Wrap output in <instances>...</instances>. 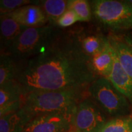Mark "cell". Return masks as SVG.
<instances>
[{
	"mask_svg": "<svg viewBox=\"0 0 132 132\" xmlns=\"http://www.w3.org/2000/svg\"><path fill=\"white\" fill-rule=\"evenodd\" d=\"M98 77L83 52L77 32L58 31L40 53L23 62L16 80L26 94L33 90L87 91Z\"/></svg>",
	"mask_w": 132,
	"mask_h": 132,
	"instance_id": "1",
	"label": "cell"
},
{
	"mask_svg": "<svg viewBox=\"0 0 132 132\" xmlns=\"http://www.w3.org/2000/svg\"><path fill=\"white\" fill-rule=\"evenodd\" d=\"M87 91L76 90H33L27 93L20 110L29 121L38 116L54 112L73 113Z\"/></svg>",
	"mask_w": 132,
	"mask_h": 132,
	"instance_id": "2",
	"label": "cell"
},
{
	"mask_svg": "<svg viewBox=\"0 0 132 132\" xmlns=\"http://www.w3.org/2000/svg\"><path fill=\"white\" fill-rule=\"evenodd\" d=\"M59 31V29L52 24L27 28L4 53L21 62H26L47 47Z\"/></svg>",
	"mask_w": 132,
	"mask_h": 132,
	"instance_id": "3",
	"label": "cell"
},
{
	"mask_svg": "<svg viewBox=\"0 0 132 132\" xmlns=\"http://www.w3.org/2000/svg\"><path fill=\"white\" fill-rule=\"evenodd\" d=\"M90 98L111 118L127 117L131 113L130 103L112 82L105 77H98L87 89Z\"/></svg>",
	"mask_w": 132,
	"mask_h": 132,
	"instance_id": "4",
	"label": "cell"
},
{
	"mask_svg": "<svg viewBox=\"0 0 132 132\" xmlns=\"http://www.w3.org/2000/svg\"><path fill=\"white\" fill-rule=\"evenodd\" d=\"M90 6L92 14L105 26L115 30L132 28V4L127 1L94 0Z\"/></svg>",
	"mask_w": 132,
	"mask_h": 132,
	"instance_id": "5",
	"label": "cell"
},
{
	"mask_svg": "<svg viewBox=\"0 0 132 132\" xmlns=\"http://www.w3.org/2000/svg\"><path fill=\"white\" fill-rule=\"evenodd\" d=\"M107 121L106 114L88 94L77 104L72 124L76 132H98Z\"/></svg>",
	"mask_w": 132,
	"mask_h": 132,
	"instance_id": "6",
	"label": "cell"
},
{
	"mask_svg": "<svg viewBox=\"0 0 132 132\" xmlns=\"http://www.w3.org/2000/svg\"><path fill=\"white\" fill-rule=\"evenodd\" d=\"M73 115L64 112L39 115L28 122L22 132H70Z\"/></svg>",
	"mask_w": 132,
	"mask_h": 132,
	"instance_id": "7",
	"label": "cell"
},
{
	"mask_svg": "<svg viewBox=\"0 0 132 132\" xmlns=\"http://www.w3.org/2000/svg\"><path fill=\"white\" fill-rule=\"evenodd\" d=\"M26 93L17 80L0 85V115L19 111L23 103Z\"/></svg>",
	"mask_w": 132,
	"mask_h": 132,
	"instance_id": "8",
	"label": "cell"
},
{
	"mask_svg": "<svg viewBox=\"0 0 132 132\" xmlns=\"http://www.w3.org/2000/svg\"><path fill=\"white\" fill-rule=\"evenodd\" d=\"M13 20L27 28L40 27L47 24L48 19L38 5H27L7 14Z\"/></svg>",
	"mask_w": 132,
	"mask_h": 132,
	"instance_id": "9",
	"label": "cell"
},
{
	"mask_svg": "<svg viewBox=\"0 0 132 132\" xmlns=\"http://www.w3.org/2000/svg\"><path fill=\"white\" fill-rule=\"evenodd\" d=\"M27 27L19 23L7 14L0 18V48L1 53L7 52Z\"/></svg>",
	"mask_w": 132,
	"mask_h": 132,
	"instance_id": "10",
	"label": "cell"
},
{
	"mask_svg": "<svg viewBox=\"0 0 132 132\" xmlns=\"http://www.w3.org/2000/svg\"><path fill=\"white\" fill-rule=\"evenodd\" d=\"M120 65L132 78V39L111 35L108 37Z\"/></svg>",
	"mask_w": 132,
	"mask_h": 132,
	"instance_id": "11",
	"label": "cell"
},
{
	"mask_svg": "<svg viewBox=\"0 0 132 132\" xmlns=\"http://www.w3.org/2000/svg\"><path fill=\"white\" fill-rule=\"evenodd\" d=\"M77 34L82 51L90 58L102 52L108 43V37L99 33L80 31Z\"/></svg>",
	"mask_w": 132,
	"mask_h": 132,
	"instance_id": "12",
	"label": "cell"
},
{
	"mask_svg": "<svg viewBox=\"0 0 132 132\" xmlns=\"http://www.w3.org/2000/svg\"><path fill=\"white\" fill-rule=\"evenodd\" d=\"M108 79L132 105V78L122 69L116 54L113 70Z\"/></svg>",
	"mask_w": 132,
	"mask_h": 132,
	"instance_id": "13",
	"label": "cell"
},
{
	"mask_svg": "<svg viewBox=\"0 0 132 132\" xmlns=\"http://www.w3.org/2000/svg\"><path fill=\"white\" fill-rule=\"evenodd\" d=\"M115 52L110 42L102 52L92 57V65L98 77L108 78L113 70Z\"/></svg>",
	"mask_w": 132,
	"mask_h": 132,
	"instance_id": "14",
	"label": "cell"
},
{
	"mask_svg": "<svg viewBox=\"0 0 132 132\" xmlns=\"http://www.w3.org/2000/svg\"><path fill=\"white\" fill-rule=\"evenodd\" d=\"M23 62L17 60L9 54L1 53L0 55V85L17 79Z\"/></svg>",
	"mask_w": 132,
	"mask_h": 132,
	"instance_id": "15",
	"label": "cell"
},
{
	"mask_svg": "<svg viewBox=\"0 0 132 132\" xmlns=\"http://www.w3.org/2000/svg\"><path fill=\"white\" fill-rule=\"evenodd\" d=\"M68 5L67 0H42L38 6L42 8L50 24L57 27V21L68 9Z\"/></svg>",
	"mask_w": 132,
	"mask_h": 132,
	"instance_id": "16",
	"label": "cell"
},
{
	"mask_svg": "<svg viewBox=\"0 0 132 132\" xmlns=\"http://www.w3.org/2000/svg\"><path fill=\"white\" fill-rule=\"evenodd\" d=\"M29 120L20 109L19 111L1 116L0 132H22Z\"/></svg>",
	"mask_w": 132,
	"mask_h": 132,
	"instance_id": "17",
	"label": "cell"
},
{
	"mask_svg": "<svg viewBox=\"0 0 132 132\" xmlns=\"http://www.w3.org/2000/svg\"><path fill=\"white\" fill-rule=\"evenodd\" d=\"M98 132H132V118H116L108 120Z\"/></svg>",
	"mask_w": 132,
	"mask_h": 132,
	"instance_id": "18",
	"label": "cell"
},
{
	"mask_svg": "<svg viewBox=\"0 0 132 132\" xmlns=\"http://www.w3.org/2000/svg\"><path fill=\"white\" fill-rule=\"evenodd\" d=\"M68 9L77 14L80 21H89L92 18L90 3L86 0H69Z\"/></svg>",
	"mask_w": 132,
	"mask_h": 132,
	"instance_id": "19",
	"label": "cell"
},
{
	"mask_svg": "<svg viewBox=\"0 0 132 132\" xmlns=\"http://www.w3.org/2000/svg\"><path fill=\"white\" fill-rule=\"evenodd\" d=\"M39 1L34 0H1L0 14L1 15L8 14L15 10L27 5H39Z\"/></svg>",
	"mask_w": 132,
	"mask_h": 132,
	"instance_id": "20",
	"label": "cell"
},
{
	"mask_svg": "<svg viewBox=\"0 0 132 132\" xmlns=\"http://www.w3.org/2000/svg\"><path fill=\"white\" fill-rule=\"evenodd\" d=\"M77 21H80L78 16L72 10L67 9L61 16L57 23V26L60 28H67L73 25Z\"/></svg>",
	"mask_w": 132,
	"mask_h": 132,
	"instance_id": "21",
	"label": "cell"
},
{
	"mask_svg": "<svg viewBox=\"0 0 132 132\" xmlns=\"http://www.w3.org/2000/svg\"><path fill=\"white\" fill-rule=\"evenodd\" d=\"M127 2L128 3H130V4H132V0H127Z\"/></svg>",
	"mask_w": 132,
	"mask_h": 132,
	"instance_id": "22",
	"label": "cell"
},
{
	"mask_svg": "<svg viewBox=\"0 0 132 132\" xmlns=\"http://www.w3.org/2000/svg\"><path fill=\"white\" fill-rule=\"evenodd\" d=\"M70 132H73V131H70ZM75 132H76V131H75Z\"/></svg>",
	"mask_w": 132,
	"mask_h": 132,
	"instance_id": "23",
	"label": "cell"
}]
</instances>
